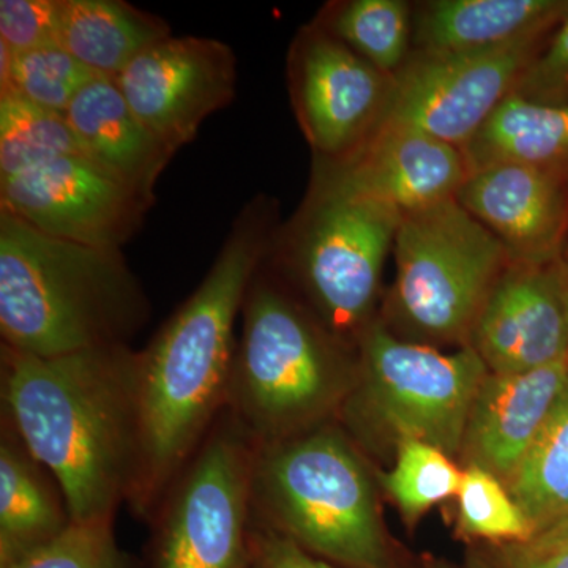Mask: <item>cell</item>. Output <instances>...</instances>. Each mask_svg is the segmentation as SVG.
<instances>
[{"label": "cell", "mask_w": 568, "mask_h": 568, "mask_svg": "<svg viewBox=\"0 0 568 568\" xmlns=\"http://www.w3.org/2000/svg\"><path fill=\"white\" fill-rule=\"evenodd\" d=\"M493 568H568V519L518 544L500 545Z\"/></svg>", "instance_id": "1f68e13d"}, {"label": "cell", "mask_w": 568, "mask_h": 568, "mask_svg": "<svg viewBox=\"0 0 568 568\" xmlns=\"http://www.w3.org/2000/svg\"><path fill=\"white\" fill-rule=\"evenodd\" d=\"M541 37L491 50L422 52L392 77L386 110L376 130H417L463 151L514 92L523 71L536 58Z\"/></svg>", "instance_id": "30bf717a"}, {"label": "cell", "mask_w": 568, "mask_h": 568, "mask_svg": "<svg viewBox=\"0 0 568 568\" xmlns=\"http://www.w3.org/2000/svg\"><path fill=\"white\" fill-rule=\"evenodd\" d=\"M256 444L224 410L149 523L145 568H250Z\"/></svg>", "instance_id": "ba28073f"}, {"label": "cell", "mask_w": 568, "mask_h": 568, "mask_svg": "<svg viewBox=\"0 0 568 568\" xmlns=\"http://www.w3.org/2000/svg\"><path fill=\"white\" fill-rule=\"evenodd\" d=\"M463 473L439 448L405 440L398 444L395 466L377 476L403 517L416 521L429 508L458 495Z\"/></svg>", "instance_id": "484cf974"}, {"label": "cell", "mask_w": 568, "mask_h": 568, "mask_svg": "<svg viewBox=\"0 0 568 568\" xmlns=\"http://www.w3.org/2000/svg\"><path fill=\"white\" fill-rule=\"evenodd\" d=\"M457 499L458 528L467 537L506 545L534 536L532 526L506 485L484 467L469 465L463 470Z\"/></svg>", "instance_id": "83f0119b"}, {"label": "cell", "mask_w": 568, "mask_h": 568, "mask_svg": "<svg viewBox=\"0 0 568 568\" xmlns=\"http://www.w3.org/2000/svg\"><path fill=\"white\" fill-rule=\"evenodd\" d=\"M514 93L532 103L568 104V11L548 50L534 58L523 71Z\"/></svg>", "instance_id": "4dcf8cb0"}, {"label": "cell", "mask_w": 568, "mask_h": 568, "mask_svg": "<svg viewBox=\"0 0 568 568\" xmlns=\"http://www.w3.org/2000/svg\"><path fill=\"white\" fill-rule=\"evenodd\" d=\"M62 0H2L0 41L13 52L58 43Z\"/></svg>", "instance_id": "f546056e"}, {"label": "cell", "mask_w": 568, "mask_h": 568, "mask_svg": "<svg viewBox=\"0 0 568 568\" xmlns=\"http://www.w3.org/2000/svg\"><path fill=\"white\" fill-rule=\"evenodd\" d=\"M504 485L534 534L568 519V383Z\"/></svg>", "instance_id": "603a6c76"}, {"label": "cell", "mask_w": 568, "mask_h": 568, "mask_svg": "<svg viewBox=\"0 0 568 568\" xmlns=\"http://www.w3.org/2000/svg\"><path fill=\"white\" fill-rule=\"evenodd\" d=\"M467 171L521 163L555 173L568 166V104L549 106L511 92L463 149Z\"/></svg>", "instance_id": "7402d4cb"}, {"label": "cell", "mask_w": 568, "mask_h": 568, "mask_svg": "<svg viewBox=\"0 0 568 568\" xmlns=\"http://www.w3.org/2000/svg\"><path fill=\"white\" fill-rule=\"evenodd\" d=\"M260 271L242 306L226 413L256 446H268L331 424L357 364L315 313Z\"/></svg>", "instance_id": "277c9868"}, {"label": "cell", "mask_w": 568, "mask_h": 568, "mask_svg": "<svg viewBox=\"0 0 568 568\" xmlns=\"http://www.w3.org/2000/svg\"><path fill=\"white\" fill-rule=\"evenodd\" d=\"M568 383L567 361L515 375L488 372L467 418L462 452L506 484Z\"/></svg>", "instance_id": "e0dca14e"}, {"label": "cell", "mask_w": 568, "mask_h": 568, "mask_svg": "<svg viewBox=\"0 0 568 568\" xmlns=\"http://www.w3.org/2000/svg\"><path fill=\"white\" fill-rule=\"evenodd\" d=\"M560 261L510 263L497 280L470 331L488 372L515 375L567 361Z\"/></svg>", "instance_id": "5bb4252c"}, {"label": "cell", "mask_w": 568, "mask_h": 568, "mask_svg": "<svg viewBox=\"0 0 568 568\" xmlns=\"http://www.w3.org/2000/svg\"><path fill=\"white\" fill-rule=\"evenodd\" d=\"M134 114L174 153L205 119L233 102L234 51L203 37H168L141 52L114 78Z\"/></svg>", "instance_id": "7c38bea8"}, {"label": "cell", "mask_w": 568, "mask_h": 568, "mask_svg": "<svg viewBox=\"0 0 568 568\" xmlns=\"http://www.w3.org/2000/svg\"><path fill=\"white\" fill-rule=\"evenodd\" d=\"M298 122L323 162L357 151L383 118L392 77L327 31H310L291 55Z\"/></svg>", "instance_id": "4fadbf2b"}, {"label": "cell", "mask_w": 568, "mask_h": 568, "mask_svg": "<svg viewBox=\"0 0 568 568\" xmlns=\"http://www.w3.org/2000/svg\"><path fill=\"white\" fill-rule=\"evenodd\" d=\"M97 78L58 43L13 52L10 80L0 95L17 93L43 110L65 115L74 97Z\"/></svg>", "instance_id": "4316f807"}, {"label": "cell", "mask_w": 568, "mask_h": 568, "mask_svg": "<svg viewBox=\"0 0 568 568\" xmlns=\"http://www.w3.org/2000/svg\"><path fill=\"white\" fill-rule=\"evenodd\" d=\"M396 315L418 335H470L507 264L506 246L458 201L403 213L395 237Z\"/></svg>", "instance_id": "52a82bcc"}, {"label": "cell", "mask_w": 568, "mask_h": 568, "mask_svg": "<svg viewBox=\"0 0 568 568\" xmlns=\"http://www.w3.org/2000/svg\"><path fill=\"white\" fill-rule=\"evenodd\" d=\"M152 204L84 155L0 179V211L52 237L97 248L121 250Z\"/></svg>", "instance_id": "8fae6325"}, {"label": "cell", "mask_w": 568, "mask_h": 568, "mask_svg": "<svg viewBox=\"0 0 568 568\" xmlns=\"http://www.w3.org/2000/svg\"><path fill=\"white\" fill-rule=\"evenodd\" d=\"M560 272H562L564 302H566V320H567V364H568V260H567V257H562V261H560Z\"/></svg>", "instance_id": "836d02e7"}, {"label": "cell", "mask_w": 568, "mask_h": 568, "mask_svg": "<svg viewBox=\"0 0 568 568\" xmlns=\"http://www.w3.org/2000/svg\"><path fill=\"white\" fill-rule=\"evenodd\" d=\"M455 200L503 242L510 263L562 260L568 200L556 173L521 163L488 164L469 171Z\"/></svg>", "instance_id": "2e32d148"}, {"label": "cell", "mask_w": 568, "mask_h": 568, "mask_svg": "<svg viewBox=\"0 0 568 568\" xmlns=\"http://www.w3.org/2000/svg\"><path fill=\"white\" fill-rule=\"evenodd\" d=\"M467 174L454 145L417 130L381 129L345 159L321 160L315 182L407 213L454 200Z\"/></svg>", "instance_id": "9a60e30c"}, {"label": "cell", "mask_w": 568, "mask_h": 568, "mask_svg": "<svg viewBox=\"0 0 568 568\" xmlns=\"http://www.w3.org/2000/svg\"><path fill=\"white\" fill-rule=\"evenodd\" d=\"M568 11L562 0H440L417 21V41L429 54L491 50L544 36Z\"/></svg>", "instance_id": "ffe728a7"}, {"label": "cell", "mask_w": 568, "mask_h": 568, "mask_svg": "<svg viewBox=\"0 0 568 568\" xmlns=\"http://www.w3.org/2000/svg\"><path fill=\"white\" fill-rule=\"evenodd\" d=\"M253 525L339 568H392L375 485L335 422L256 446Z\"/></svg>", "instance_id": "5b68a950"}, {"label": "cell", "mask_w": 568, "mask_h": 568, "mask_svg": "<svg viewBox=\"0 0 568 568\" xmlns=\"http://www.w3.org/2000/svg\"><path fill=\"white\" fill-rule=\"evenodd\" d=\"M69 504L50 469L0 414V568L44 547L70 528Z\"/></svg>", "instance_id": "d6986e66"}, {"label": "cell", "mask_w": 568, "mask_h": 568, "mask_svg": "<svg viewBox=\"0 0 568 568\" xmlns=\"http://www.w3.org/2000/svg\"><path fill=\"white\" fill-rule=\"evenodd\" d=\"M119 547L114 521L71 523L70 528L9 568H133Z\"/></svg>", "instance_id": "f1b7e54d"}, {"label": "cell", "mask_w": 568, "mask_h": 568, "mask_svg": "<svg viewBox=\"0 0 568 568\" xmlns=\"http://www.w3.org/2000/svg\"><path fill=\"white\" fill-rule=\"evenodd\" d=\"M250 568H339L310 555L293 541L272 530L253 525Z\"/></svg>", "instance_id": "d6a6232c"}, {"label": "cell", "mask_w": 568, "mask_h": 568, "mask_svg": "<svg viewBox=\"0 0 568 568\" xmlns=\"http://www.w3.org/2000/svg\"><path fill=\"white\" fill-rule=\"evenodd\" d=\"M271 242V209L253 201L197 290L140 351L141 467L129 507L148 525L226 410L235 323Z\"/></svg>", "instance_id": "6da1fadb"}, {"label": "cell", "mask_w": 568, "mask_h": 568, "mask_svg": "<svg viewBox=\"0 0 568 568\" xmlns=\"http://www.w3.org/2000/svg\"><path fill=\"white\" fill-rule=\"evenodd\" d=\"M65 118L85 159L155 201L156 182L174 152L140 121L112 78H93Z\"/></svg>", "instance_id": "ac0fdd59"}, {"label": "cell", "mask_w": 568, "mask_h": 568, "mask_svg": "<svg viewBox=\"0 0 568 568\" xmlns=\"http://www.w3.org/2000/svg\"><path fill=\"white\" fill-rule=\"evenodd\" d=\"M170 26L123 0H62L58 44L97 77L118 78Z\"/></svg>", "instance_id": "44dd1931"}, {"label": "cell", "mask_w": 568, "mask_h": 568, "mask_svg": "<svg viewBox=\"0 0 568 568\" xmlns=\"http://www.w3.org/2000/svg\"><path fill=\"white\" fill-rule=\"evenodd\" d=\"M151 305L121 250L52 237L0 211L2 345L37 357L130 345Z\"/></svg>", "instance_id": "3957f363"}, {"label": "cell", "mask_w": 568, "mask_h": 568, "mask_svg": "<svg viewBox=\"0 0 568 568\" xmlns=\"http://www.w3.org/2000/svg\"><path fill=\"white\" fill-rule=\"evenodd\" d=\"M70 155L82 151L65 115L17 93L0 95V179Z\"/></svg>", "instance_id": "cb8c5ba5"}, {"label": "cell", "mask_w": 568, "mask_h": 568, "mask_svg": "<svg viewBox=\"0 0 568 568\" xmlns=\"http://www.w3.org/2000/svg\"><path fill=\"white\" fill-rule=\"evenodd\" d=\"M325 31L383 73H396L409 47V10L399 0H355L328 18Z\"/></svg>", "instance_id": "d4e9b609"}, {"label": "cell", "mask_w": 568, "mask_h": 568, "mask_svg": "<svg viewBox=\"0 0 568 568\" xmlns=\"http://www.w3.org/2000/svg\"><path fill=\"white\" fill-rule=\"evenodd\" d=\"M0 405L58 478L73 523L114 521L141 467L140 351L37 357L0 349Z\"/></svg>", "instance_id": "7a4b0ae2"}, {"label": "cell", "mask_w": 568, "mask_h": 568, "mask_svg": "<svg viewBox=\"0 0 568 568\" xmlns=\"http://www.w3.org/2000/svg\"><path fill=\"white\" fill-rule=\"evenodd\" d=\"M487 375L473 346L444 354L368 324L338 417L361 443H381L386 436L396 444L420 440L452 457L462 452L470 407Z\"/></svg>", "instance_id": "8992f818"}, {"label": "cell", "mask_w": 568, "mask_h": 568, "mask_svg": "<svg viewBox=\"0 0 568 568\" xmlns=\"http://www.w3.org/2000/svg\"><path fill=\"white\" fill-rule=\"evenodd\" d=\"M403 213L313 181L286 257L315 315L345 342L364 332Z\"/></svg>", "instance_id": "9c48e42d"}]
</instances>
